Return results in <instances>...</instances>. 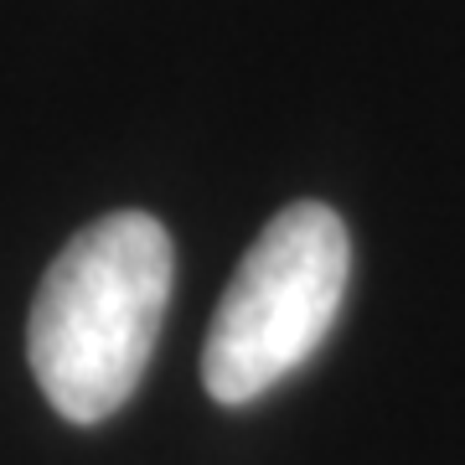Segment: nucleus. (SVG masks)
I'll use <instances>...</instances> for the list:
<instances>
[{
  "instance_id": "f257e3e1",
  "label": "nucleus",
  "mask_w": 465,
  "mask_h": 465,
  "mask_svg": "<svg viewBox=\"0 0 465 465\" xmlns=\"http://www.w3.org/2000/svg\"><path fill=\"white\" fill-rule=\"evenodd\" d=\"M171 232L109 213L52 259L26 321L36 388L67 424H104L140 388L171 300Z\"/></svg>"
},
{
  "instance_id": "f03ea898",
  "label": "nucleus",
  "mask_w": 465,
  "mask_h": 465,
  "mask_svg": "<svg viewBox=\"0 0 465 465\" xmlns=\"http://www.w3.org/2000/svg\"><path fill=\"white\" fill-rule=\"evenodd\" d=\"M351 238L326 202H290L253 238L217 300L202 382L217 403H253L284 382L336 326L347 300Z\"/></svg>"
}]
</instances>
